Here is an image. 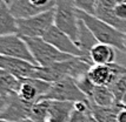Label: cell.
Instances as JSON below:
<instances>
[{
	"label": "cell",
	"mask_w": 126,
	"mask_h": 122,
	"mask_svg": "<svg viewBox=\"0 0 126 122\" xmlns=\"http://www.w3.org/2000/svg\"><path fill=\"white\" fill-rule=\"evenodd\" d=\"M77 15L78 19H80L92 32L93 37L99 44L110 45L115 49L126 53L125 46H124L125 33H121L118 29L107 25L103 20L98 19L97 17H94L92 14H87L80 10H77Z\"/></svg>",
	"instance_id": "obj_1"
},
{
	"label": "cell",
	"mask_w": 126,
	"mask_h": 122,
	"mask_svg": "<svg viewBox=\"0 0 126 122\" xmlns=\"http://www.w3.org/2000/svg\"><path fill=\"white\" fill-rule=\"evenodd\" d=\"M54 26L67 34L76 44L78 42L79 19L73 0H55Z\"/></svg>",
	"instance_id": "obj_2"
},
{
	"label": "cell",
	"mask_w": 126,
	"mask_h": 122,
	"mask_svg": "<svg viewBox=\"0 0 126 122\" xmlns=\"http://www.w3.org/2000/svg\"><path fill=\"white\" fill-rule=\"evenodd\" d=\"M21 38L27 44L28 49L31 50L37 65L40 67H48L55 62L65 61L73 58V55L65 54L58 50L51 44L46 42L43 38H26V37Z\"/></svg>",
	"instance_id": "obj_3"
},
{
	"label": "cell",
	"mask_w": 126,
	"mask_h": 122,
	"mask_svg": "<svg viewBox=\"0 0 126 122\" xmlns=\"http://www.w3.org/2000/svg\"><path fill=\"white\" fill-rule=\"evenodd\" d=\"M18 35L26 38H43L54 25V8L26 19H18Z\"/></svg>",
	"instance_id": "obj_4"
},
{
	"label": "cell",
	"mask_w": 126,
	"mask_h": 122,
	"mask_svg": "<svg viewBox=\"0 0 126 122\" xmlns=\"http://www.w3.org/2000/svg\"><path fill=\"white\" fill-rule=\"evenodd\" d=\"M43 99L64 102H79L88 100L86 95L78 88L76 80L73 78H66L60 81L53 82L48 93Z\"/></svg>",
	"instance_id": "obj_5"
},
{
	"label": "cell",
	"mask_w": 126,
	"mask_h": 122,
	"mask_svg": "<svg viewBox=\"0 0 126 122\" xmlns=\"http://www.w3.org/2000/svg\"><path fill=\"white\" fill-rule=\"evenodd\" d=\"M0 55L21 59L38 66L31 50L28 49L27 44L18 34L0 37Z\"/></svg>",
	"instance_id": "obj_6"
},
{
	"label": "cell",
	"mask_w": 126,
	"mask_h": 122,
	"mask_svg": "<svg viewBox=\"0 0 126 122\" xmlns=\"http://www.w3.org/2000/svg\"><path fill=\"white\" fill-rule=\"evenodd\" d=\"M43 39L46 42L51 44L53 47H55L58 50L65 53V54H70V55L78 56V58L90 59V58L85 55V53L79 48V46L67 34L64 33L63 31H60L58 27H55L54 25L48 28V31L43 35Z\"/></svg>",
	"instance_id": "obj_7"
},
{
	"label": "cell",
	"mask_w": 126,
	"mask_h": 122,
	"mask_svg": "<svg viewBox=\"0 0 126 122\" xmlns=\"http://www.w3.org/2000/svg\"><path fill=\"white\" fill-rule=\"evenodd\" d=\"M126 73V68L119 63H106V65H93L88 71L87 75L95 86L111 87L120 75Z\"/></svg>",
	"instance_id": "obj_8"
},
{
	"label": "cell",
	"mask_w": 126,
	"mask_h": 122,
	"mask_svg": "<svg viewBox=\"0 0 126 122\" xmlns=\"http://www.w3.org/2000/svg\"><path fill=\"white\" fill-rule=\"evenodd\" d=\"M51 86H52L51 82L40 79H21L20 88L18 90V96L25 103L32 106L39 100H41L48 93Z\"/></svg>",
	"instance_id": "obj_9"
},
{
	"label": "cell",
	"mask_w": 126,
	"mask_h": 122,
	"mask_svg": "<svg viewBox=\"0 0 126 122\" xmlns=\"http://www.w3.org/2000/svg\"><path fill=\"white\" fill-rule=\"evenodd\" d=\"M32 106L25 103L18 96V93H13L7 96V105L0 113V119L10 122H21L22 120L28 119Z\"/></svg>",
	"instance_id": "obj_10"
},
{
	"label": "cell",
	"mask_w": 126,
	"mask_h": 122,
	"mask_svg": "<svg viewBox=\"0 0 126 122\" xmlns=\"http://www.w3.org/2000/svg\"><path fill=\"white\" fill-rule=\"evenodd\" d=\"M0 68L11 73L16 79L21 80V79L35 78L38 66L21 59L0 55Z\"/></svg>",
	"instance_id": "obj_11"
},
{
	"label": "cell",
	"mask_w": 126,
	"mask_h": 122,
	"mask_svg": "<svg viewBox=\"0 0 126 122\" xmlns=\"http://www.w3.org/2000/svg\"><path fill=\"white\" fill-rule=\"evenodd\" d=\"M73 109H74V102L49 100L47 122H68Z\"/></svg>",
	"instance_id": "obj_12"
},
{
	"label": "cell",
	"mask_w": 126,
	"mask_h": 122,
	"mask_svg": "<svg viewBox=\"0 0 126 122\" xmlns=\"http://www.w3.org/2000/svg\"><path fill=\"white\" fill-rule=\"evenodd\" d=\"M7 5L10 7L11 13L18 19H26V18L37 15L40 13H44V10L37 8L28 1V0H6Z\"/></svg>",
	"instance_id": "obj_13"
},
{
	"label": "cell",
	"mask_w": 126,
	"mask_h": 122,
	"mask_svg": "<svg viewBox=\"0 0 126 122\" xmlns=\"http://www.w3.org/2000/svg\"><path fill=\"white\" fill-rule=\"evenodd\" d=\"M90 59L93 62V65L112 63L115 60V48L110 45L98 42L90 50Z\"/></svg>",
	"instance_id": "obj_14"
},
{
	"label": "cell",
	"mask_w": 126,
	"mask_h": 122,
	"mask_svg": "<svg viewBox=\"0 0 126 122\" xmlns=\"http://www.w3.org/2000/svg\"><path fill=\"white\" fill-rule=\"evenodd\" d=\"M18 34V22L11 13L7 2L4 1L0 5V37Z\"/></svg>",
	"instance_id": "obj_15"
},
{
	"label": "cell",
	"mask_w": 126,
	"mask_h": 122,
	"mask_svg": "<svg viewBox=\"0 0 126 122\" xmlns=\"http://www.w3.org/2000/svg\"><path fill=\"white\" fill-rule=\"evenodd\" d=\"M94 17L103 20L107 25L112 26L113 28L118 29L121 33H126V20H121L114 14V8H109L104 6L99 5L97 6V10L94 13Z\"/></svg>",
	"instance_id": "obj_16"
},
{
	"label": "cell",
	"mask_w": 126,
	"mask_h": 122,
	"mask_svg": "<svg viewBox=\"0 0 126 122\" xmlns=\"http://www.w3.org/2000/svg\"><path fill=\"white\" fill-rule=\"evenodd\" d=\"M126 108L123 106H113V107H101L90 102V109L92 115L98 122H117V116L120 109Z\"/></svg>",
	"instance_id": "obj_17"
},
{
	"label": "cell",
	"mask_w": 126,
	"mask_h": 122,
	"mask_svg": "<svg viewBox=\"0 0 126 122\" xmlns=\"http://www.w3.org/2000/svg\"><path fill=\"white\" fill-rule=\"evenodd\" d=\"M91 103H94L97 106H101V107H113V106H119L117 105V101L112 90L110 87H105V86H95L94 92L91 99H88Z\"/></svg>",
	"instance_id": "obj_18"
},
{
	"label": "cell",
	"mask_w": 126,
	"mask_h": 122,
	"mask_svg": "<svg viewBox=\"0 0 126 122\" xmlns=\"http://www.w3.org/2000/svg\"><path fill=\"white\" fill-rule=\"evenodd\" d=\"M98 44V41L93 37L92 32L87 28V26L79 19V32H78V42L79 48L85 53V55L90 58V50L94 45ZM91 60V59H90Z\"/></svg>",
	"instance_id": "obj_19"
},
{
	"label": "cell",
	"mask_w": 126,
	"mask_h": 122,
	"mask_svg": "<svg viewBox=\"0 0 126 122\" xmlns=\"http://www.w3.org/2000/svg\"><path fill=\"white\" fill-rule=\"evenodd\" d=\"M20 88V80L5 69L0 68V95L8 96L13 93H18Z\"/></svg>",
	"instance_id": "obj_20"
},
{
	"label": "cell",
	"mask_w": 126,
	"mask_h": 122,
	"mask_svg": "<svg viewBox=\"0 0 126 122\" xmlns=\"http://www.w3.org/2000/svg\"><path fill=\"white\" fill-rule=\"evenodd\" d=\"M48 108L49 100H45V99L39 100L38 102H35L31 107L28 119H31L35 122H47V120H48Z\"/></svg>",
	"instance_id": "obj_21"
},
{
	"label": "cell",
	"mask_w": 126,
	"mask_h": 122,
	"mask_svg": "<svg viewBox=\"0 0 126 122\" xmlns=\"http://www.w3.org/2000/svg\"><path fill=\"white\" fill-rule=\"evenodd\" d=\"M110 88L112 90L113 95H114L117 105L125 107L124 106V101L126 99V73L117 79V81L111 86Z\"/></svg>",
	"instance_id": "obj_22"
},
{
	"label": "cell",
	"mask_w": 126,
	"mask_h": 122,
	"mask_svg": "<svg viewBox=\"0 0 126 122\" xmlns=\"http://www.w3.org/2000/svg\"><path fill=\"white\" fill-rule=\"evenodd\" d=\"M76 80V83H77L78 88L81 90L84 94L86 95L87 99H91V96L93 94L94 88H95V85L92 82V80L88 78V75H82V76H79L78 79H74Z\"/></svg>",
	"instance_id": "obj_23"
},
{
	"label": "cell",
	"mask_w": 126,
	"mask_h": 122,
	"mask_svg": "<svg viewBox=\"0 0 126 122\" xmlns=\"http://www.w3.org/2000/svg\"><path fill=\"white\" fill-rule=\"evenodd\" d=\"M73 2L77 7V10H80L87 14L94 15L97 6L99 4V0H73Z\"/></svg>",
	"instance_id": "obj_24"
},
{
	"label": "cell",
	"mask_w": 126,
	"mask_h": 122,
	"mask_svg": "<svg viewBox=\"0 0 126 122\" xmlns=\"http://www.w3.org/2000/svg\"><path fill=\"white\" fill-rule=\"evenodd\" d=\"M93 120L94 116L92 115L91 109L85 111L73 109V111L71 113V116L68 119V122H93Z\"/></svg>",
	"instance_id": "obj_25"
},
{
	"label": "cell",
	"mask_w": 126,
	"mask_h": 122,
	"mask_svg": "<svg viewBox=\"0 0 126 122\" xmlns=\"http://www.w3.org/2000/svg\"><path fill=\"white\" fill-rule=\"evenodd\" d=\"M114 14L121 20H126V4H118L115 6Z\"/></svg>",
	"instance_id": "obj_26"
},
{
	"label": "cell",
	"mask_w": 126,
	"mask_h": 122,
	"mask_svg": "<svg viewBox=\"0 0 126 122\" xmlns=\"http://www.w3.org/2000/svg\"><path fill=\"white\" fill-rule=\"evenodd\" d=\"M99 5L109 7V8H114L117 6V2H115V0H99Z\"/></svg>",
	"instance_id": "obj_27"
},
{
	"label": "cell",
	"mask_w": 126,
	"mask_h": 122,
	"mask_svg": "<svg viewBox=\"0 0 126 122\" xmlns=\"http://www.w3.org/2000/svg\"><path fill=\"white\" fill-rule=\"evenodd\" d=\"M117 122H126V108L120 109L117 116Z\"/></svg>",
	"instance_id": "obj_28"
},
{
	"label": "cell",
	"mask_w": 126,
	"mask_h": 122,
	"mask_svg": "<svg viewBox=\"0 0 126 122\" xmlns=\"http://www.w3.org/2000/svg\"><path fill=\"white\" fill-rule=\"evenodd\" d=\"M6 105H7V96H1L0 95V113L5 109Z\"/></svg>",
	"instance_id": "obj_29"
},
{
	"label": "cell",
	"mask_w": 126,
	"mask_h": 122,
	"mask_svg": "<svg viewBox=\"0 0 126 122\" xmlns=\"http://www.w3.org/2000/svg\"><path fill=\"white\" fill-rule=\"evenodd\" d=\"M115 2H117V5L118 4H126V0H115Z\"/></svg>",
	"instance_id": "obj_30"
},
{
	"label": "cell",
	"mask_w": 126,
	"mask_h": 122,
	"mask_svg": "<svg viewBox=\"0 0 126 122\" xmlns=\"http://www.w3.org/2000/svg\"><path fill=\"white\" fill-rule=\"evenodd\" d=\"M21 122H35V121H33V120H31V119H25V120H22Z\"/></svg>",
	"instance_id": "obj_31"
},
{
	"label": "cell",
	"mask_w": 126,
	"mask_h": 122,
	"mask_svg": "<svg viewBox=\"0 0 126 122\" xmlns=\"http://www.w3.org/2000/svg\"><path fill=\"white\" fill-rule=\"evenodd\" d=\"M124 46H125V49H126V33H125V38H124Z\"/></svg>",
	"instance_id": "obj_32"
},
{
	"label": "cell",
	"mask_w": 126,
	"mask_h": 122,
	"mask_svg": "<svg viewBox=\"0 0 126 122\" xmlns=\"http://www.w3.org/2000/svg\"><path fill=\"white\" fill-rule=\"evenodd\" d=\"M0 122H10V121H6V120H2V119H0Z\"/></svg>",
	"instance_id": "obj_33"
},
{
	"label": "cell",
	"mask_w": 126,
	"mask_h": 122,
	"mask_svg": "<svg viewBox=\"0 0 126 122\" xmlns=\"http://www.w3.org/2000/svg\"><path fill=\"white\" fill-rule=\"evenodd\" d=\"M4 1H6V0H0V5H1V4H2Z\"/></svg>",
	"instance_id": "obj_34"
},
{
	"label": "cell",
	"mask_w": 126,
	"mask_h": 122,
	"mask_svg": "<svg viewBox=\"0 0 126 122\" xmlns=\"http://www.w3.org/2000/svg\"><path fill=\"white\" fill-rule=\"evenodd\" d=\"M124 106L126 107V99H125V101H124Z\"/></svg>",
	"instance_id": "obj_35"
}]
</instances>
